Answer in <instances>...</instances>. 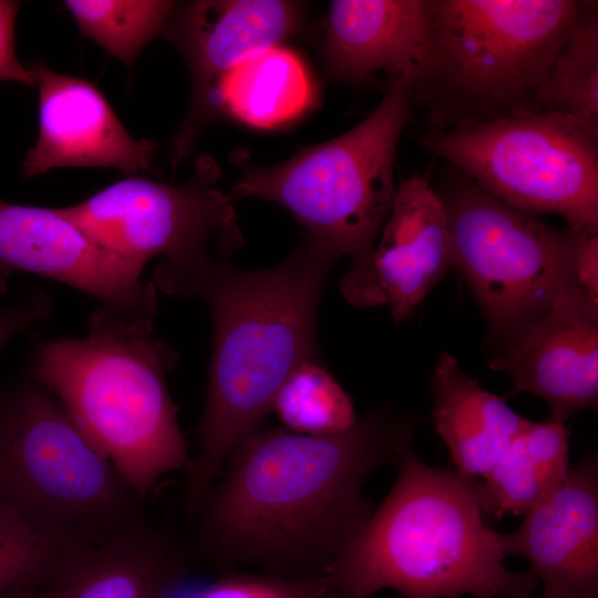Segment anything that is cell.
Returning a JSON list of instances; mask_svg holds the SVG:
<instances>
[{
    "label": "cell",
    "mask_w": 598,
    "mask_h": 598,
    "mask_svg": "<svg viewBox=\"0 0 598 598\" xmlns=\"http://www.w3.org/2000/svg\"><path fill=\"white\" fill-rule=\"evenodd\" d=\"M413 432L410 417L390 405L374 406L337 435L258 430L230 453L190 517L193 558L327 576L372 513L364 482L395 465Z\"/></svg>",
    "instance_id": "cell-1"
},
{
    "label": "cell",
    "mask_w": 598,
    "mask_h": 598,
    "mask_svg": "<svg viewBox=\"0 0 598 598\" xmlns=\"http://www.w3.org/2000/svg\"><path fill=\"white\" fill-rule=\"evenodd\" d=\"M336 260L305 237L275 267L245 270L219 257L167 290L202 299L214 329L197 448L185 471L187 517L235 447L261 429L289 374L303 362H320L318 306Z\"/></svg>",
    "instance_id": "cell-2"
},
{
    "label": "cell",
    "mask_w": 598,
    "mask_h": 598,
    "mask_svg": "<svg viewBox=\"0 0 598 598\" xmlns=\"http://www.w3.org/2000/svg\"><path fill=\"white\" fill-rule=\"evenodd\" d=\"M380 506L341 550L327 577L346 595L369 598H533L537 579L506 567L502 533L480 507L475 482L430 466L406 448Z\"/></svg>",
    "instance_id": "cell-3"
},
{
    "label": "cell",
    "mask_w": 598,
    "mask_h": 598,
    "mask_svg": "<svg viewBox=\"0 0 598 598\" xmlns=\"http://www.w3.org/2000/svg\"><path fill=\"white\" fill-rule=\"evenodd\" d=\"M153 331L99 306L85 337L45 341L29 370L144 504L190 460L166 380L178 353Z\"/></svg>",
    "instance_id": "cell-4"
},
{
    "label": "cell",
    "mask_w": 598,
    "mask_h": 598,
    "mask_svg": "<svg viewBox=\"0 0 598 598\" xmlns=\"http://www.w3.org/2000/svg\"><path fill=\"white\" fill-rule=\"evenodd\" d=\"M581 1L427 0L429 42L412 101L430 130L542 112L555 54Z\"/></svg>",
    "instance_id": "cell-5"
},
{
    "label": "cell",
    "mask_w": 598,
    "mask_h": 598,
    "mask_svg": "<svg viewBox=\"0 0 598 598\" xmlns=\"http://www.w3.org/2000/svg\"><path fill=\"white\" fill-rule=\"evenodd\" d=\"M0 504L56 549L102 542L144 506L29 371L0 391Z\"/></svg>",
    "instance_id": "cell-6"
},
{
    "label": "cell",
    "mask_w": 598,
    "mask_h": 598,
    "mask_svg": "<svg viewBox=\"0 0 598 598\" xmlns=\"http://www.w3.org/2000/svg\"><path fill=\"white\" fill-rule=\"evenodd\" d=\"M412 104L411 82H389L377 109L348 132L272 167L247 165L227 195L282 205L308 239L336 259L351 258L344 278L358 277L393 204L396 148Z\"/></svg>",
    "instance_id": "cell-7"
},
{
    "label": "cell",
    "mask_w": 598,
    "mask_h": 598,
    "mask_svg": "<svg viewBox=\"0 0 598 598\" xmlns=\"http://www.w3.org/2000/svg\"><path fill=\"white\" fill-rule=\"evenodd\" d=\"M454 173L436 190L446 214L453 267L466 279L489 324L511 343L576 285L582 231L557 230L458 169Z\"/></svg>",
    "instance_id": "cell-8"
},
{
    "label": "cell",
    "mask_w": 598,
    "mask_h": 598,
    "mask_svg": "<svg viewBox=\"0 0 598 598\" xmlns=\"http://www.w3.org/2000/svg\"><path fill=\"white\" fill-rule=\"evenodd\" d=\"M421 144L520 212L556 214L569 229L598 231V138L561 113L430 130Z\"/></svg>",
    "instance_id": "cell-9"
},
{
    "label": "cell",
    "mask_w": 598,
    "mask_h": 598,
    "mask_svg": "<svg viewBox=\"0 0 598 598\" xmlns=\"http://www.w3.org/2000/svg\"><path fill=\"white\" fill-rule=\"evenodd\" d=\"M218 175L213 159L202 157L185 185L131 175L61 210L126 260L144 267L163 256L152 281L162 289L243 245L233 202L214 187Z\"/></svg>",
    "instance_id": "cell-10"
},
{
    "label": "cell",
    "mask_w": 598,
    "mask_h": 598,
    "mask_svg": "<svg viewBox=\"0 0 598 598\" xmlns=\"http://www.w3.org/2000/svg\"><path fill=\"white\" fill-rule=\"evenodd\" d=\"M142 266L93 240L61 208L0 199V293L17 272L63 282L117 315L154 323L156 287L143 281Z\"/></svg>",
    "instance_id": "cell-11"
},
{
    "label": "cell",
    "mask_w": 598,
    "mask_h": 598,
    "mask_svg": "<svg viewBox=\"0 0 598 598\" xmlns=\"http://www.w3.org/2000/svg\"><path fill=\"white\" fill-rule=\"evenodd\" d=\"M298 25V7L288 1H193L175 6L163 34L186 60L193 89L187 116L174 140V166L187 156L209 120L220 79L240 62L277 47Z\"/></svg>",
    "instance_id": "cell-12"
},
{
    "label": "cell",
    "mask_w": 598,
    "mask_h": 598,
    "mask_svg": "<svg viewBox=\"0 0 598 598\" xmlns=\"http://www.w3.org/2000/svg\"><path fill=\"white\" fill-rule=\"evenodd\" d=\"M380 231L367 269L343 277L340 287L354 306L389 305L401 322L453 267L445 209L426 176L414 174L400 183Z\"/></svg>",
    "instance_id": "cell-13"
},
{
    "label": "cell",
    "mask_w": 598,
    "mask_h": 598,
    "mask_svg": "<svg viewBox=\"0 0 598 598\" xmlns=\"http://www.w3.org/2000/svg\"><path fill=\"white\" fill-rule=\"evenodd\" d=\"M489 367L517 391L543 399L551 420H567L598 402V301L574 285Z\"/></svg>",
    "instance_id": "cell-14"
},
{
    "label": "cell",
    "mask_w": 598,
    "mask_h": 598,
    "mask_svg": "<svg viewBox=\"0 0 598 598\" xmlns=\"http://www.w3.org/2000/svg\"><path fill=\"white\" fill-rule=\"evenodd\" d=\"M30 68L39 90V133L22 163L24 178L59 167H115L131 175L154 171L156 142L134 138L93 83L41 61Z\"/></svg>",
    "instance_id": "cell-15"
},
{
    "label": "cell",
    "mask_w": 598,
    "mask_h": 598,
    "mask_svg": "<svg viewBox=\"0 0 598 598\" xmlns=\"http://www.w3.org/2000/svg\"><path fill=\"white\" fill-rule=\"evenodd\" d=\"M189 547L146 517L90 545L56 549L37 586L41 598H181Z\"/></svg>",
    "instance_id": "cell-16"
},
{
    "label": "cell",
    "mask_w": 598,
    "mask_h": 598,
    "mask_svg": "<svg viewBox=\"0 0 598 598\" xmlns=\"http://www.w3.org/2000/svg\"><path fill=\"white\" fill-rule=\"evenodd\" d=\"M505 556H519L543 598H598V458L569 468L559 489L503 534Z\"/></svg>",
    "instance_id": "cell-17"
},
{
    "label": "cell",
    "mask_w": 598,
    "mask_h": 598,
    "mask_svg": "<svg viewBox=\"0 0 598 598\" xmlns=\"http://www.w3.org/2000/svg\"><path fill=\"white\" fill-rule=\"evenodd\" d=\"M427 42V0L332 1L324 43L327 71L333 80L350 84L379 71L389 82L413 84Z\"/></svg>",
    "instance_id": "cell-18"
},
{
    "label": "cell",
    "mask_w": 598,
    "mask_h": 598,
    "mask_svg": "<svg viewBox=\"0 0 598 598\" xmlns=\"http://www.w3.org/2000/svg\"><path fill=\"white\" fill-rule=\"evenodd\" d=\"M433 426L456 472L470 480L485 475L532 421L484 389L456 359L443 352L431 377Z\"/></svg>",
    "instance_id": "cell-19"
},
{
    "label": "cell",
    "mask_w": 598,
    "mask_h": 598,
    "mask_svg": "<svg viewBox=\"0 0 598 598\" xmlns=\"http://www.w3.org/2000/svg\"><path fill=\"white\" fill-rule=\"evenodd\" d=\"M569 471V432L548 419L533 422L507 446L492 468L475 482L484 516L499 519L538 507L563 485Z\"/></svg>",
    "instance_id": "cell-20"
},
{
    "label": "cell",
    "mask_w": 598,
    "mask_h": 598,
    "mask_svg": "<svg viewBox=\"0 0 598 598\" xmlns=\"http://www.w3.org/2000/svg\"><path fill=\"white\" fill-rule=\"evenodd\" d=\"M313 97V84L302 60L277 45L240 62L220 79L209 118L225 111L250 126L274 128L300 116Z\"/></svg>",
    "instance_id": "cell-21"
},
{
    "label": "cell",
    "mask_w": 598,
    "mask_h": 598,
    "mask_svg": "<svg viewBox=\"0 0 598 598\" xmlns=\"http://www.w3.org/2000/svg\"><path fill=\"white\" fill-rule=\"evenodd\" d=\"M568 116L598 138V11L581 1L553 60L542 112Z\"/></svg>",
    "instance_id": "cell-22"
},
{
    "label": "cell",
    "mask_w": 598,
    "mask_h": 598,
    "mask_svg": "<svg viewBox=\"0 0 598 598\" xmlns=\"http://www.w3.org/2000/svg\"><path fill=\"white\" fill-rule=\"evenodd\" d=\"M63 4L84 37L133 69L145 45L164 32L176 2L68 0Z\"/></svg>",
    "instance_id": "cell-23"
},
{
    "label": "cell",
    "mask_w": 598,
    "mask_h": 598,
    "mask_svg": "<svg viewBox=\"0 0 598 598\" xmlns=\"http://www.w3.org/2000/svg\"><path fill=\"white\" fill-rule=\"evenodd\" d=\"M272 410L287 430L310 436L337 435L357 421L350 396L320 362L297 367L277 392Z\"/></svg>",
    "instance_id": "cell-24"
},
{
    "label": "cell",
    "mask_w": 598,
    "mask_h": 598,
    "mask_svg": "<svg viewBox=\"0 0 598 598\" xmlns=\"http://www.w3.org/2000/svg\"><path fill=\"white\" fill-rule=\"evenodd\" d=\"M56 548L0 504V594L38 584Z\"/></svg>",
    "instance_id": "cell-25"
},
{
    "label": "cell",
    "mask_w": 598,
    "mask_h": 598,
    "mask_svg": "<svg viewBox=\"0 0 598 598\" xmlns=\"http://www.w3.org/2000/svg\"><path fill=\"white\" fill-rule=\"evenodd\" d=\"M329 577H288L270 573L227 571L181 598H331Z\"/></svg>",
    "instance_id": "cell-26"
},
{
    "label": "cell",
    "mask_w": 598,
    "mask_h": 598,
    "mask_svg": "<svg viewBox=\"0 0 598 598\" xmlns=\"http://www.w3.org/2000/svg\"><path fill=\"white\" fill-rule=\"evenodd\" d=\"M52 309V300L42 290H30L14 303L0 308V351L16 337L42 322Z\"/></svg>",
    "instance_id": "cell-27"
},
{
    "label": "cell",
    "mask_w": 598,
    "mask_h": 598,
    "mask_svg": "<svg viewBox=\"0 0 598 598\" xmlns=\"http://www.w3.org/2000/svg\"><path fill=\"white\" fill-rule=\"evenodd\" d=\"M20 7L19 1L0 0V81L33 86L34 73L19 61L14 48V21Z\"/></svg>",
    "instance_id": "cell-28"
},
{
    "label": "cell",
    "mask_w": 598,
    "mask_h": 598,
    "mask_svg": "<svg viewBox=\"0 0 598 598\" xmlns=\"http://www.w3.org/2000/svg\"><path fill=\"white\" fill-rule=\"evenodd\" d=\"M576 285L598 301V236L580 233L575 258Z\"/></svg>",
    "instance_id": "cell-29"
},
{
    "label": "cell",
    "mask_w": 598,
    "mask_h": 598,
    "mask_svg": "<svg viewBox=\"0 0 598 598\" xmlns=\"http://www.w3.org/2000/svg\"><path fill=\"white\" fill-rule=\"evenodd\" d=\"M0 598H41L37 584H24L0 594Z\"/></svg>",
    "instance_id": "cell-30"
},
{
    "label": "cell",
    "mask_w": 598,
    "mask_h": 598,
    "mask_svg": "<svg viewBox=\"0 0 598 598\" xmlns=\"http://www.w3.org/2000/svg\"><path fill=\"white\" fill-rule=\"evenodd\" d=\"M331 598H357V597H352V596L342 594L340 591H337Z\"/></svg>",
    "instance_id": "cell-31"
}]
</instances>
